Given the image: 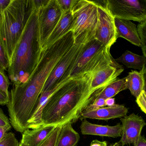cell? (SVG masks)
I'll list each match as a JSON object with an SVG mask.
<instances>
[{"mask_svg": "<svg viewBox=\"0 0 146 146\" xmlns=\"http://www.w3.org/2000/svg\"><path fill=\"white\" fill-rule=\"evenodd\" d=\"M92 75L89 73L73 78L51 96L42 111V127L62 126L81 117L99 90H91Z\"/></svg>", "mask_w": 146, "mask_h": 146, "instance_id": "cell-1", "label": "cell"}, {"mask_svg": "<svg viewBox=\"0 0 146 146\" xmlns=\"http://www.w3.org/2000/svg\"><path fill=\"white\" fill-rule=\"evenodd\" d=\"M42 52L37 10L34 9L14 51L7 69L15 85L25 83L38 63Z\"/></svg>", "mask_w": 146, "mask_h": 146, "instance_id": "cell-2", "label": "cell"}, {"mask_svg": "<svg viewBox=\"0 0 146 146\" xmlns=\"http://www.w3.org/2000/svg\"><path fill=\"white\" fill-rule=\"evenodd\" d=\"M34 9L33 0H12L2 12L0 42L7 53L9 63Z\"/></svg>", "mask_w": 146, "mask_h": 146, "instance_id": "cell-3", "label": "cell"}, {"mask_svg": "<svg viewBox=\"0 0 146 146\" xmlns=\"http://www.w3.org/2000/svg\"><path fill=\"white\" fill-rule=\"evenodd\" d=\"M72 12L74 23L71 31L75 44L85 45L94 39L98 15L94 1L76 0Z\"/></svg>", "mask_w": 146, "mask_h": 146, "instance_id": "cell-4", "label": "cell"}, {"mask_svg": "<svg viewBox=\"0 0 146 146\" xmlns=\"http://www.w3.org/2000/svg\"><path fill=\"white\" fill-rule=\"evenodd\" d=\"M110 49L95 39L84 45L70 73V78L93 74L104 66L117 63L111 55Z\"/></svg>", "mask_w": 146, "mask_h": 146, "instance_id": "cell-5", "label": "cell"}, {"mask_svg": "<svg viewBox=\"0 0 146 146\" xmlns=\"http://www.w3.org/2000/svg\"><path fill=\"white\" fill-rule=\"evenodd\" d=\"M107 9L115 18L146 21V0H106Z\"/></svg>", "mask_w": 146, "mask_h": 146, "instance_id": "cell-6", "label": "cell"}, {"mask_svg": "<svg viewBox=\"0 0 146 146\" xmlns=\"http://www.w3.org/2000/svg\"><path fill=\"white\" fill-rule=\"evenodd\" d=\"M94 1L98 5V15L95 39L111 48L117 39L115 18L107 9L106 0Z\"/></svg>", "mask_w": 146, "mask_h": 146, "instance_id": "cell-7", "label": "cell"}, {"mask_svg": "<svg viewBox=\"0 0 146 146\" xmlns=\"http://www.w3.org/2000/svg\"><path fill=\"white\" fill-rule=\"evenodd\" d=\"M37 10L38 16L39 39L42 49L60 21L62 13L57 0H50L46 5Z\"/></svg>", "mask_w": 146, "mask_h": 146, "instance_id": "cell-8", "label": "cell"}, {"mask_svg": "<svg viewBox=\"0 0 146 146\" xmlns=\"http://www.w3.org/2000/svg\"><path fill=\"white\" fill-rule=\"evenodd\" d=\"M84 45L74 44L71 49L62 57L50 75L42 93L54 87L62 81L64 75L68 77L70 76V73Z\"/></svg>", "mask_w": 146, "mask_h": 146, "instance_id": "cell-9", "label": "cell"}, {"mask_svg": "<svg viewBox=\"0 0 146 146\" xmlns=\"http://www.w3.org/2000/svg\"><path fill=\"white\" fill-rule=\"evenodd\" d=\"M122 123L121 139L119 143L123 146L133 144L141 135V131L146 123L141 117L134 113L121 118Z\"/></svg>", "mask_w": 146, "mask_h": 146, "instance_id": "cell-10", "label": "cell"}, {"mask_svg": "<svg viewBox=\"0 0 146 146\" xmlns=\"http://www.w3.org/2000/svg\"><path fill=\"white\" fill-rule=\"evenodd\" d=\"M123 70V68L118 63L101 68L92 74L90 85L91 90L98 91L104 88L116 80Z\"/></svg>", "mask_w": 146, "mask_h": 146, "instance_id": "cell-11", "label": "cell"}, {"mask_svg": "<svg viewBox=\"0 0 146 146\" xmlns=\"http://www.w3.org/2000/svg\"><path fill=\"white\" fill-rule=\"evenodd\" d=\"M128 109L123 105L115 104L110 107H104L92 110L83 111L81 117L96 120L108 121L121 118L127 115Z\"/></svg>", "mask_w": 146, "mask_h": 146, "instance_id": "cell-12", "label": "cell"}, {"mask_svg": "<svg viewBox=\"0 0 146 146\" xmlns=\"http://www.w3.org/2000/svg\"><path fill=\"white\" fill-rule=\"evenodd\" d=\"M80 128L82 134L84 135H97L117 138L121 137L122 125L117 123L115 126L98 125L91 123L86 119L82 121Z\"/></svg>", "mask_w": 146, "mask_h": 146, "instance_id": "cell-13", "label": "cell"}, {"mask_svg": "<svg viewBox=\"0 0 146 146\" xmlns=\"http://www.w3.org/2000/svg\"><path fill=\"white\" fill-rule=\"evenodd\" d=\"M117 38H123L131 43L141 46V41L135 24L130 21L115 18Z\"/></svg>", "mask_w": 146, "mask_h": 146, "instance_id": "cell-14", "label": "cell"}, {"mask_svg": "<svg viewBox=\"0 0 146 146\" xmlns=\"http://www.w3.org/2000/svg\"><path fill=\"white\" fill-rule=\"evenodd\" d=\"M74 23L72 10L62 13L60 21L42 49H47L72 31Z\"/></svg>", "mask_w": 146, "mask_h": 146, "instance_id": "cell-15", "label": "cell"}, {"mask_svg": "<svg viewBox=\"0 0 146 146\" xmlns=\"http://www.w3.org/2000/svg\"><path fill=\"white\" fill-rule=\"evenodd\" d=\"M56 127L54 126H47L36 129H27L22 133L21 142L26 146H40Z\"/></svg>", "mask_w": 146, "mask_h": 146, "instance_id": "cell-16", "label": "cell"}, {"mask_svg": "<svg viewBox=\"0 0 146 146\" xmlns=\"http://www.w3.org/2000/svg\"><path fill=\"white\" fill-rule=\"evenodd\" d=\"M72 124L68 123L61 126L55 146H77L80 136Z\"/></svg>", "mask_w": 146, "mask_h": 146, "instance_id": "cell-17", "label": "cell"}, {"mask_svg": "<svg viewBox=\"0 0 146 146\" xmlns=\"http://www.w3.org/2000/svg\"><path fill=\"white\" fill-rule=\"evenodd\" d=\"M115 61L122 63L127 67L138 69L140 71L144 70L146 65V58L144 55H139L128 50Z\"/></svg>", "mask_w": 146, "mask_h": 146, "instance_id": "cell-18", "label": "cell"}, {"mask_svg": "<svg viewBox=\"0 0 146 146\" xmlns=\"http://www.w3.org/2000/svg\"><path fill=\"white\" fill-rule=\"evenodd\" d=\"M126 82L127 89L130 91L136 99L144 91L145 83L142 71H132L129 73L126 77Z\"/></svg>", "mask_w": 146, "mask_h": 146, "instance_id": "cell-19", "label": "cell"}, {"mask_svg": "<svg viewBox=\"0 0 146 146\" xmlns=\"http://www.w3.org/2000/svg\"><path fill=\"white\" fill-rule=\"evenodd\" d=\"M126 77L116 80L104 88L100 89L96 93L95 99L102 98L106 99L113 98L120 92L127 90Z\"/></svg>", "mask_w": 146, "mask_h": 146, "instance_id": "cell-20", "label": "cell"}, {"mask_svg": "<svg viewBox=\"0 0 146 146\" xmlns=\"http://www.w3.org/2000/svg\"><path fill=\"white\" fill-rule=\"evenodd\" d=\"M138 33L141 41L143 55L146 58V21L139 23L137 26Z\"/></svg>", "mask_w": 146, "mask_h": 146, "instance_id": "cell-21", "label": "cell"}, {"mask_svg": "<svg viewBox=\"0 0 146 146\" xmlns=\"http://www.w3.org/2000/svg\"><path fill=\"white\" fill-rule=\"evenodd\" d=\"M61 127V126L56 127L54 129L52 133L49 136L48 138L40 146H55L57 137L60 130ZM19 146H26L20 142Z\"/></svg>", "mask_w": 146, "mask_h": 146, "instance_id": "cell-22", "label": "cell"}, {"mask_svg": "<svg viewBox=\"0 0 146 146\" xmlns=\"http://www.w3.org/2000/svg\"><path fill=\"white\" fill-rule=\"evenodd\" d=\"M19 143L12 132L7 133L2 140L0 142V146H19Z\"/></svg>", "mask_w": 146, "mask_h": 146, "instance_id": "cell-23", "label": "cell"}, {"mask_svg": "<svg viewBox=\"0 0 146 146\" xmlns=\"http://www.w3.org/2000/svg\"><path fill=\"white\" fill-rule=\"evenodd\" d=\"M9 66V61L7 53L0 42V70L4 72L7 70Z\"/></svg>", "mask_w": 146, "mask_h": 146, "instance_id": "cell-24", "label": "cell"}, {"mask_svg": "<svg viewBox=\"0 0 146 146\" xmlns=\"http://www.w3.org/2000/svg\"><path fill=\"white\" fill-rule=\"evenodd\" d=\"M9 81L5 75L4 72L0 70V91L9 98V92L8 91Z\"/></svg>", "mask_w": 146, "mask_h": 146, "instance_id": "cell-25", "label": "cell"}, {"mask_svg": "<svg viewBox=\"0 0 146 146\" xmlns=\"http://www.w3.org/2000/svg\"><path fill=\"white\" fill-rule=\"evenodd\" d=\"M106 105V99H104L100 98L95 99L90 103L86 107L83 111L92 110L99 108L105 107Z\"/></svg>", "mask_w": 146, "mask_h": 146, "instance_id": "cell-26", "label": "cell"}, {"mask_svg": "<svg viewBox=\"0 0 146 146\" xmlns=\"http://www.w3.org/2000/svg\"><path fill=\"white\" fill-rule=\"evenodd\" d=\"M62 13L72 10L76 0H57Z\"/></svg>", "mask_w": 146, "mask_h": 146, "instance_id": "cell-27", "label": "cell"}, {"mask_svg": "<svg viewBox=\"0 0 146 146\" xmlns=\"http://www.w3.org/2000/svg\"><path fill=\"white\" fill-rule=\"evenodd\" d=\"M136 102L138 106L146 115V92L143 91L136 99Z\"/></svg>", "mask_w": 146, "mask_h": 146, "instance_id": "cell-28", "label": "cell"}, {"mask_svg": "<svg viewBox=\"0 0 146 146\" xmlns=\"http://www.w3.org/2000/svg\"><path fill=\"white\" fill-rule=\"evenodd\" d=\"M0 127L11 128L9 119L1 109H0Z\"/></svg>", "mask_w": 146, "mask_h": 146, "instance_id": "cell-29", "label": "cell"}, {"mask_svg": "<svg viewBox=\"0 0 146 146\" xmlns=\"http://www.w3.org/2000/svg\"><path fill=\"white\" fill-rule=\"evenodd\" d=\"M9 101V98L0 91V105H7Z\"/></svg>", "mask_w": 146, "mask_h": 146, "instance_id": "cell-30", "label": "cell"}, {"mask_svg": "<svg viewBox=\"0 0 146 146\" xmlns=\"http://www.w3.org/2000/svg\"><path fill=\"white\" fill-rule=\"evenodd\" d=\"M12 0H0V12H3L10 4Z\"/></svg>", "mask_w": 146, "mask_h": 146, "instance_id": "cell-31", "label": "cell"}, {"mask_svg": "<svg viewBox=\"0 0 146 146\" xmlns=\"http://www.w3.org/2000/svg\"><path fill=\"white\" fill-rule=\"evenodd\" d=\"M133 145L134 146H146V139L141 135L139 139Z\"/></svg>", "mask_w": 146, "mask_h": 146, "instance_id": "cell-32", "label": "cell"}, {"mask_svg": "<svg viewBox=\"0 0 146 146\" xmlns=\"http://www.w3.org/2000/svg\"><path fill=\"white\" fill-rule=\"evenodd\" d=\"M90 146H108L106 141H101L98 140H93L91 142Z\"/></svg>", "mask_w": 146, "mask_h": 146, "instance_id": "cell-33", "label": "cell"}, {"mask_svg": "<svg viewBox=\"0 0 146 146\" xmlns=\"http://www.w3.org/2000/svg\"><path fill=\"white\" fill-rule=\"evenodd\" d=\"M10 128L6 127H0V142L2 140L8 131H9Z\"/></svg>", "mask_w": 146, "mask_h": 146, "instance_id": "cell-34", "label": "cell"}, {"mask_svg": "<svg viewBox=\"0 0 146 146\" xmlns=\"http://www.w3.org/2000/svg\"><path fill=\"white\" fill-rule=\"evenodd\" d=\"M115 99L113 98H111L107 99H106V105L110 107V106H112L115 105Z\"/></svg>", "mask_w": 146, "mask_h": 146, "instance_id": "cell-35", "label": "cell"}, {"mask_svg": "<svg viewBox=\"0 0 146 146\" xmlns=\"http://www.w3.org/2000/svg\"><path fill=\"white\" fill-rule=\"evenodd\" d=\"M142 73H143V78H144V83H145L144 91L146 92V65L144 70H142Z\"/></svg>", "mask_w": 146, "mask_h": 146, "instance_id": "cell-36", "label": "cell"}, {"mask_svg": "<svg viewBox=\"0 0 146 146\" xmlns=\"http://www.w3.org/2000/svg\"><path fill=\"white\" fill-rule=\"evenodd\" d=\"M108 146H122L119 143V142H116V143H113L111 144L110 145Z\"/></svg>", "mask_w": 146, "mask_h": 146, "instance_id": "cell-37", "label": "cell"}, {"mask_svg": "<svg viewBox=\"0 0 146 146\" xmlns=\"http://www.w3.org/2000/svg\"><path fill=\"white\" fill-rule=\"evenodd\" d=\"M2 15V12H0V24H1V21Z\"/></svg>", "mask_w": 146, "mask_h": 146, "instance_id": "cell-38", "label": "cell"}]
</instances>
